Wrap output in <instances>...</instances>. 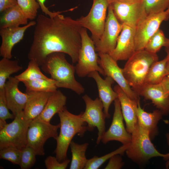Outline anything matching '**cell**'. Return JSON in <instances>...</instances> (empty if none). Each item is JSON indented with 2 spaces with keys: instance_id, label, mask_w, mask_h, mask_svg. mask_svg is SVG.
<instances>
[{
  "instance_id": "9",
  "label": "cell",
  "mask_w": 169,
  "mask_h": 169,
  "mask_svg": "<svg viewBox=\"0 0 169 169\" xmlns=\"http://www.w3.org/2000/svg\"><path fill=\"white\" fill-rule=\"evenodd\" d=\"M109 5L108 0H93L88 15L76 19L82 27L90 31L95 44L100 39L103 33Z\"/></svg>"
},
{
  "instance_id": "17",
  "label": "cell",
  "mask_w": 169,
  "mask_h": 169,
  "mask_svg": "<svg viewBox=\"0 0 169 169\" xmlns=\"http://www.w3.org/2000/svg\"><path fill=\"white\" fill-rule=\"evenodd\" d=\"M36 24V22L31 21L23 27L0 29V35L2 39L0 56L11 59L12 57V52L13 47L23 39L26 31Z\"/></svg>"
},
{
  "instance_id": "34",
  "label": "cell",
  "mask_w": 169,
  "mask_h": 169,
  "mask_svg": "<svg viewBox=\"0 0 169 169\" xmlns=\"http://www.w3.org/2000/svg\"><path fill=\"white\" fill-rule=\"evenodd\" d=\"M166 38L163 31L159 29L149 39L145 49L151 53L156 54L164 46Z\"/></svg>"
},
{
  "instance_id": "45",
  "label": "cell",
  "mask_w": 169,
  "mask_h": 169,
  "mask_svg": "<svg viewBox=\"0 0 169 169\" xmlns=\"http://www.w3.org/2000/svg\"><path fill=\"white\" fill-rule=\"evenodd\" d=\"M164 46L165 47L169 48V39L166 38L165 43Z\"/></svg>"
},
{
  "instance_id": "39",
  "label": "cell",
  "mask_w": 169,
  "mask_h": 169,
  "mask_svg": "<svg viewBox=\"0 0 169 169\" xmlns=\"http://www.w3.org/2000/svg\"><path fill=\"white\" fill-rule=\"evenodd\" d=\"M124 162L122 161L121 155H115L109 159L108 163L105 168V169H120L122 167Z\"/></svg>"
},
{
  "instance_id": "43",
  "label": "cell",
  "mask_w": 169,
  "mask_h": 169,
  "mask_svg": "<svg viewBox=\"0 0 169 169\" xmlns=\"http://www.w3.org/2000/svg\"><path fill=\"white\" fill-rule=\"evenodd\" d=\"M165 50L167 54V59L166 65L167 75H169V48L166 47Z\"/></svg>"
},
{
  "instance_id": "30",
  "label": "cell",
  "mask_w": 169,
  "mask_h": 169,
  "mask_svg": "<svg viewBox=\"0 0 169 169\" xmlns=\"http://www.w3.org/2000/svg\"><path fill=\"white\" fill-rule=\"evenodd\" d=\"M38 63L30 60L27 68L22 73L15 76L20 82L32 80L39 79H48L41 71Z\"/></svg>"
},
{
  "instance_id": "15",
  "label": "cell",
  "mask_w": 169,
  "mask_h": 169,
  "mask_svg": "<svg viewBox=\"0 0 169 169\" xmlns=\"http://www.w3.org/2000/svg\"><path fill=\"white\" fill-rule=\"evenodd\" d=\"M114 101V110L112 121L109 129L103 135L101 141L106 144L110 141H115L120 142L122 145L126 144L131 141V134L125 127L120 103L118 98Z\"/></svg>"
},
{
  "instance_id": "26",
  "label": "cell",
  "mask_w": 169,
  "mask_h": 169,
  "mask_svg": "<svg viewBox=\"0 0 169 169\" xmlns=\"http://www.w3.org/2000/svg\"><path fill=\"white\" fill-rule=\"evenodd\" d=\"M88 146L87 143L79 144L71 142L69 145L72 154L70 169H84L88 160L85 153Z\"/></svg>"
},
{
  "instance_id": "2",
  "label": "cell",
  "mask_w": 169,
  "mask_h": 169,
  "mask_svg": "<svg viewBox=\"0 0 169 169\" xmlns=\"http://www.w3.org/2000/svg\"><path fill=\"white\" fill-rule=\"evenodd\" d=\"M41 67L42 70L49 74L58 88L69 89L80 95L84 92L83 86L75 79V66L66 60L64 54L54 53L49 55Z\"/></svg>"
},
{
  "instance_id": "33",
  "label": "cell",
  "mask_w": 169,
  "mask_h": 169,
  "mask_svg": "<svg viewBox=\"0 0 169 169\" xmlns=\"http://www.w3.org/2000/svg\"><path fill=\"white\" fill-rule=\"evenodd\" d=\"M147 15L160 13L169 8V0H142Z\"/></svg>"
},
{
  "instance_id": "1",
  "label": "cell",
  "mask_w": 169,
  "mask_h": 169,
  "mask_svg": "<svg viewBox=\"0 0 169 169\" xmlns=\"http://www.w3.org/2000/svg\"><path fill=\"white\" fill-rule=\"evenodd\" d=\"M61 12L58 11L52 18L42 14L37 17L28 56L39 66L48 56L54 53L67 54L73 63L78 61L83 27L77 20L64 17L60 14Z\"/></svg>"
},
{
  "instance_id": "41",
  "label": "cell",
  "mask_w": 169,
  "mask_h": 169,
  "mask_svg": "<svg viewBox=\"0 0 169 169\" xmlns=\"http://www.w3.org/2000/svg\"><path fill=\"white\" fill-rule=\"evenodd\" d=\"M160 83L165 91L169 94V75L166 76Z\"/></svg>"
},
{
  "instance_id": "11",
  "label": "cell",
  "mask_w": 169,
  "mask_h": 169,
  "mask_svg": "<svg viewBox=\"0 0 169 169\" xmlns=\"http://www.w3.org/2000/svg\"><path fill=\"white\" fill-rule=\"evenodd\" d=\"M122 27L109 4L103 33L100 39L95 44L96 51L109 54L116 47Z\"/></svg>"
},
{
  "instance_id": "35",
  "label": "cell",
  "mask_w": 169,
  "mask_h": 169,
  "mask_svg": "<svg viewBox=\"0 0 169 169\" xmlns=\"http://www.w3.org/2000/svg\"><path fill=\"white\" fill-rule=\"evenodd\" d=\"M36 155L33 149L27 146L21 150L19 165L22 169H28L31 168L36 161Z\"/></svg>"
},
{
  "instance_id": "22",
  "label": "cell",
  "mask_w": 169,
  "mask_h": 169,
  "mask_svg": "<svg viewBox=\"0 0 169 169\" xmlns=\"http://www.w3.org/2000/svg\"><path fill=\"white\" fill-rule=\"evenodd\" d=\"M26 92L28 94V97L23 111L28 119L32 120L40 114L53 93Z\"/></svg>"
},
{
  "instance_id": "40",
  "label": "cell",
  "mask_w": 169,
  "mask_h": 169,
  "mask_svg": "<svg viewBox=\"0 0 169 169\" xmlns=\"http://www.w3.org/2000/svg\"><path fill=\"white\" fill-rule=\"evenodd\" d=\"M17 4V0H0V12H3L7 9Z\"/></svg>"
},
{
  "instance_id": "14",
  "label": "cell",
  "mask_w": 169,
  "mask_h": 169,
  "mask_svg": "<svg viewBox=\"0 0 169 169\" xmlns=\"http://www.w3.org/2000/svg\"><path fill=\"white\" fill-rule=\"evenodd\" d=\"M98 63L104 70L105 75L111 77L131 99L139 102V95L131 88L125 79L122 69L117 62L107 54L98 53Z\"/></svg>"
},
{
  "instance_id": "46",
  "label": "cell",
  "mask_w": 169,
  "mask_h": 169,
  "mask_svg": "<svg viewBox=\"0 0 169 169\" xmlns=\"http://www.w3.org/2000/svg\"><path fill=\"white\" fill-rule=\"evenodd\" d=\"M166 11L167 13V19L168 20L169 19V8Z\"/></svg>"
},
{
  "instance_id": "4",
  "label": "cell",
  "mask_w": 169,
  "mask_h": 169,
  "mask_svg": "<svg viewBox=\"0 0 169 169\" xmlns=\"http://www.w3.org/2000/svg\"><path fill=\"white\" fill-rule=\"evenodd\" d=\"M158 60L156 54L144 49L136 51L127 60L122 72L128 83L136 93L144 85L150 67Z\"/></svg>"
},
{
  "instance_id": "44",
  "label": "cell",
  "mask_w": 169,
  "mask_h": 169,
  "mask_svg": "<svg viewBox=\"0 0 169 169\" xmlns=\"http://www.w3.org/2000/svg\"><path fill=\"white\" fill-rule=\"evenodd\" d=\"M166 137L167 144L169 146V133H167L166 135ZM169 166V160L167 161L166 163V168H168Z\"/></svg>"
},
{
  "instance_id": "19",
  "label": "cell",
  "mask_w": 169,
  "mask_h": 169,
  "mask_svg": "<svg viewBox=\"0 0 169 169\" xmlns=\"http://www.w3.org/2000/svg\"><path fill=\"white\" fill-rule=\"evenodd\" d=\"M136 93L145 99L151 100L163 115L169 114V94L165 91L161 83L145 84Z\"/></svg>"
},
{
  "instance_id": "38",
  "label": "cell",
  "mask_w": 169,
  "mask_h": 169,
  "mask_svg": "<svg viewBox=\"0 0 169 169\" xmlns=\"http://www.w3.org/2000/svg\"><path fill=\"white\" fill-rule=\"evenodd\" d=\"M44 162L47 169H65L70 162V160L67 159L60 162L56 157L49 156L45 159Z\"/></svg>"
},
{
  "instance_id": "6",
  "label": "cell",
  "mask_w": 169,
  "mask_h": 169,
  "mask_svg": "<svg viewBox=\"0 0 169 169\" xmlns=\"http://www.w3.org/2000/svg\"><path fill=\"white\" fill-rule=\"evenodd\" d=\"M32 120L23 111L18 113L13 121L0 129V149L13 147L21 150L28 146L27 133Z\"/></svg>"
},
{
  "instance_id": "10",
  "label": "cell",
  "mask_w": 169,
  "mask_h": 169,
  "mask_svg": "<svg viewBox=\"0 0 169 169\" xmlns=\"http://www.w3.org/2000/svg\"><path fill=\"white\" fill-rule=\"evenodd\" d=\"M82 99L86 107L84 112H82V118L87 124V131H92L95 127L97 129L98 133L96 143L98 145L105 131L106 118L102 103L99 98L93 100L87 95L83 96Z\"/></svg>"
},
{
  "instance_id": "29",
  "label": "cell",
  "mask_w": 169,
  "mask_h": 169,
  "mask_svg": "<svg viewBox=\"0 0 169 169\" xmlns=\"http://www.w3.org/2000/svg\"><path fill=\"white\" fill-rule=\"evenodd\" d=\"M17 60L3 58L0 61V89L4 88L7 80L10 75L23 69Z\"/></svg>"
},
{
  "instance_id": "31",
  "label": "cell",
  "mask_w": 169,
  "mask_h": 169,
  "mask_svg": "<svg viewBox=\"0 0 169 169\" xmlns=\"http://www.w3.org/2000/svg\"><path fill=\"white\" fill-rule=\"evenodd\" d=\"M130 143L123 145L116 150L101 157L95 156L92 158L88 159L84 169H98L106 161L113 156L120 154L123 155L129 146Z\"/></svg>"
},
{
  "instance_id": "28",
  "label": "cell",
  "mask_w": 169,
  "mask_h": 169,
  "mask_svg": "<svg viewBox=\"0 0 169 169\" xmlns=\"http://www.w3.org/2000/svg\"><path fill=\"white\" fill-rule=\"evenodd\" d=\"M26 92L37 91L54 93L57 90L55 81L50 78L39 79L22 82Z\"/></svg>"
},
{
  "instance_id": "24",
  "label": "cell",
  "mask_w": 169,
  "mask_h": 169,
  "mask_svg": "<svg viewBox=\"0 0 169 169\" xmlns=\"http://www.w3.org/2000/svg\"><path fill=\"white\" fill-rule=\"evenodd\" d=\"M67 97L60 90L53 93L49 98L45 107L37 117L48 123L53 117L65 106Z\"/></svg>"
},
{
  "instance_id": "5",
  "label": "cell",
  "mask_w": 169,
  "mask_h": 169,
  "mask_svg": "<svg viewBox=\"0 0 169 169\" xmlns=\"http://www.w3.org/2000/svg\"><path fill=\"white\" fill-rule=\"evenodd\" d=\"M131 134V141L125 152L134 162L143 165L151 159L157 157L169 160V153L163 154L158 152L151 142L148 132L138 124Z\"/></svg>"
},
{
  "instance_id": "3",
  "label": "cell",
  "mask_w": 169,
  "mask_h": 169,
  "mask_svg": "<svg viewBox=\"0 0 169 169\" xmlns=\"http://www.w3.org/2000/svg\"><path fill=\"white\" fill-rule=\"evenodd\" d=\"M60 119V132L55 139L57 144L54 152L60 162L67 159L68 148L74 136L77 135L83 136L87 131V124L82 117V112L78 115L69 112L66 106L58 113Z\"/></svg>"
},
{
  "instance_id": "36",
  "label": "cell",
  "mask_w": 169,
  "mask_h": 169,
  "mask_svg": "<svg viewBox=\"0 0 169 169\" xmlns=\"http://www.w3.org/2000/svg\"><path fill=\"white\" fill-rule=\"evenodd\" d=\"M21 150L13 147L0 149V158L10 161L14 164L19 165Z\"/></svg>"
},
{
  "instance_id": "16",
  "label": "cell",
  "mask_w": 169,
  "mask_h": 169,
  "mask_svg": "<svg viewBox=\"0 0 169 169\" xmlns=\"http://www.w3.org/2000/svg\"><path fill=\"white\" fill-rule=\"evenodd\" d=\"M122 25L116 47L109 54L117 62L127 60L136 51L135 29L126 24Z\"/></svg>"
},
{
  "instance_id": "12",
  "label": "cell",
  "mask_w": 169,
  "mask_h": 169,
  "mask_svg": "<svg viewBox=\"0 0 169 169\" xmlns=\"http://www.w3.org/2000/svg\"><path fill=\"white\" fill-rule=\"evenodd\" d=\"M110 4L120 23L135 29L147 16L142 0L132 3H113Z\"/></svg>"
},
{
  "instance_id": "25",
  "label": "cell",
  "mask_w": 169,
  "mask_h": 169,
  "mask_svg": "<svg viewBox=\"0 0 169 169\" xmlns=\"http://www.w3.org/2000/svg\"><path fill=\"white\" fill-rule=\"evenodd\" d=\"M3 12L0 18V29L17 27L28 23V19L18 4L7 9Z\"/></svg>"
},
{
  "instance_id": "18",
  "label": "cell",
  "mask_w": 169,
  "mask_h": 169,
  "mask_svg": "<svg viewBox=\"0 0 169 169\" xmlns=\"http://www.w3.org/2000/svg\"><path fill=\"white\" fill-rule=\"evenodd\" d=\"M20 82L15 76H10L4 87L8 108L15 116L18 113L23 110L28 97L27 93H23L19 90Z\"/></svg>"
},
{
  "instance_id": "8",
  "label": "cell",
  "mask_w": 169,
  "mask_h": 169,
  "mask_svg": "<svg viewBox=\"0 0 169 169\" xmlns=\"http://www.w3.org/2000/svg\"><path fill=\"white\" fill-rule=\"evenodd\" d=\"M60 127V123L52 125L36 117L32 120L28 130V146L33 149L36 155L44 156L45 143L49 138L56 139L58 135V130Z\"/></svg>"
},
{
  "instance_id": "37",
  "label": "cell",
  "mask_w": 169,
  "mask_h": 169,
  "mask_svg": "<svg viewBox=\"0 0 169 169\" xmlns=\"http://www.w3.org/2000/svg\"><path fill=\"white\" fill-rule=\"evenodd\" d=\"M4 88L0 89V121L5 122L8 119H14L15 116L9 111Z\"/></svg>"
},
{
  "instance_id": "7",
  "label": "cell",
  "mask_w": 169,
  "mask_h": 169,
  "mask_svg": "<svg viewBox=\"0 0 169 169\" xmlns=\"http://www.w3.org/2000/svg\"><path fill=\"white\" fill-rule=\"evenodd\" d=\"M80 33L81 45L75 66L76 73L79 77H84L90 73L97 71L105 76L104 70L98 63L99 58L95 53L94 42L89 37L86 29L82 27Z\"/></svg>"
},
{
  "instance_id": "32",
  "label": "cell",
  "mask_w": 169,
  "mask_h": 169,
  "mask_svg": "<svg viewBox=\"0 0 169 169\" xmlns=\"http://www.w3.org/2000/svg\"><path fill=\"white\" fill-rule=\"evenodd\" d=\"M17 4L28 19L33 20L37 17L38 10L40 8L36 0H17Z\"/></svg>"
},
{
  "instance_id": "42",
  "label": "cell",
  "mask_w": 169,
  "mask_h": 169,
  "mask_svg": "<svg viewBox=\"0 0 169 169\" xmlns=\"http://www.w3.org/2000/svg\"><path fill=\"white\" fill-rule=\"evenodd\" d=\"M142 0H108L109 4L113 3H132L141 1Z\"/></svg>"
},
{
  "instance_id": "27",
  "label": "cell",
  "mask_w": 169,
  "mask_h": 169,
  "mask_svg": "<svg viewBox=\"0 0 169 169\" xmlns=\"http://www.w3.org/2000/svg\"><path fill=\"white\" fill-rule=\"evenodd\" d=\"M166 56L163 59L154 63L150 67L146 78L145 84H155L160 83L167 76Z\"/></svg>"
},
{
  "instance_id": "20",
  "label": "cell",
  "mask_w": 169,
  "mask_h": 169,
  "mask_svg": "<svg viewBox=\"0 0 169 169\" xmlns=\"http://www.w3.org/2000/svg\"><path fill=\"white\" fill-rule=\"evenodd\" d=\"M87 76L92 78L95 81L98 89L99 98L103 105L104 112L105 118H110V115L109 111L110 105L118 98L117 94L111 87L115 81L111 77L108 76L103 79L97 71L90 73Z\"/></svg>"
},
{
  "instance_id": "13",
  "label": "cell",
  "mask_w": 169,
  "mask_h": 169,
  "mask_svg": "<svg viewBox=\"0 0 169 169\" xmlns=\"http://www.w3.org/2000/svg\"><path fill=\"white\" fill-rule=\"evenodd\" d=\"M167 20L166 11L147 16L135 28L136 51L145 49L148 40L159 29L162 22Z\"/></svg>"
},
{
  "instance_id": "21",
  "label": "cell",
  "mask_w": 169,
  "mask_h": 169,
  "mask_svg": "<svg viewBox=\"0 0 169 169\" xmlns=\"http://www.w3.org/2000/svg\"><path fill=\"white\" fill-rule=\"evenodd\" d=\"M114 90L118 95L126 130L131 134L138 124L137 109L140 101L130 98L118 84L114 87Z\"/></svg>"
},
{
  "instance_id": "23",
  "label": "cell",
  "mask_w": 169,
  "mask_h": 169,
  "mask_svg": "<svg viewBox=\"0 0 169 169\" xmlns=\"http://www.w3.org/2000/svg\"><path fill=\"white\" fill-rule=\"evenodd\" d=\"M137 114L138 124L148 132L151 139L154 138L158 133V123L163 115L161 111L158 109L152 112H147L141 108L139 102Z\"/></svg>"
}]
</instances>
